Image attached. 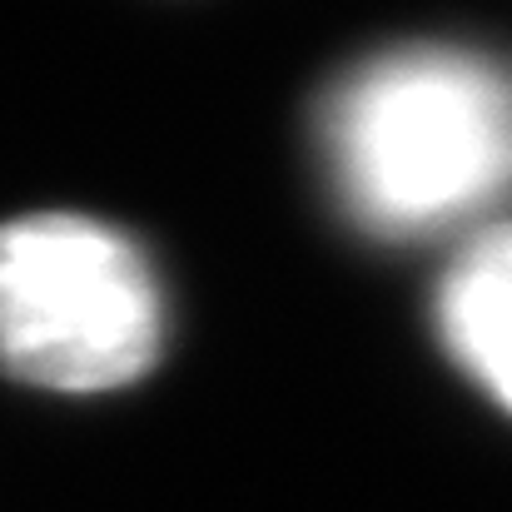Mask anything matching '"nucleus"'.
I'll return each mask as SVG.
<instances>
[{
	"mask_svg": "<svg viewBox=\"0 0 512 512\" xmlns=\"http://www.w3.org/2000/svg\"><path fill=\"white\" fill-rule=\"evenodd\" d=\"M319 150L353 224L433 239L512 199V65L403 45L353 65L319 110Z\"/></svg>",
	"mask_w": 512,
	"mask_h": 512,
	"instance_id": "f257e3e1",
	"label": "nucleus"
},
{
	"mask_svg": "<svg viewBox=\"0 0 512 512\" xmlns=\"http://www.w3.org/2000/svg\"><path fill=\"white\" fill-rule=\"evenodd\" d=\"M165 343V294L145 249L90 214L0 224V373L50 393L145 378Z\"/></svg>",
	"mask_w": 512,
	"mask_h": 512,
	"instance_id": "f03ea898",
	"label": "nucleus"
},
{
	"mask_svg": "<svg viewBox=\"0 0 512 512\" xmlns=\"http://www.w3.org/2000/svg\"><path fill=\"white\" fill-rule=\"evenodd\" d=\"M438 334L453 363L512 413V224L458 249L438 284Z\"/></svg>",
	"mask_w": 512,
	"mask_h": 512,
	"instance_id": "7ed1b4c3",
	"label": "nucleus"
}]
</instances>
